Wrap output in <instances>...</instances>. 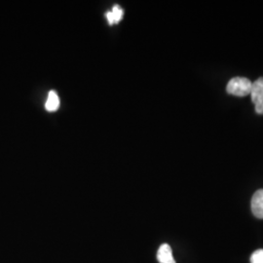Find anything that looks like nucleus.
Segmentation results:
<instances>
[{
	"label": "nucleus",
	"mask_w": 263,
	"mask_h": 263,
	"mask_svg": "<svg viewBox=\"0 0 263 263\" xmlns=\"http://www.w3.org/2000/svg\"><path fill=\"white\" fill-rule=\"evenodd\" d=\"M124 16V11L119 5H115L111 11L107 12L106 14V19L108 21L109 25H115L118 24Z\"/></svg>",
	"instance_id": "obj_5"
},
{
	"label": "nucleus",
	"mask_w": 263,
	"mask_h": 263,
	"mask_svg": "<svg viewBox=\"0 0 263 263\" xmlns=\"http://www.w3.org/2000/svg\"><path fill=\"white\" fill-rule=\"evenodd\" d=\"M252 212L255 217L263 219V189L255 191L252 198Z\"/></svg>",
	"instance_id": "obj_3"
},
{
	"label": "nucleus",
	"mask_w": 263,
	"mask_h": 263,
	"mask_svg": "<svg viewBox=\"0 0 263 263\" xmlns=\"http://www.w3.org/2000/svg\"><path fill=\"white\" fill-rule=\"evenodd\" d=\"M157 259L160 263H176L169 245L163 244L160 246L157 252Z\"/></svg>",
	"instance_id": "obj_4"
},
{
	"label": "nucleus",
	"mask_w": 263,
	"mask_h": 263,
	"mask_svg": "<svg viewBox=\"0 0 263 263\" xmlns=\"http://www.w3.org/2000/svg\"><path fill=\"white\" fill-rule=\"evenodd\" d=\"M253 82L246 77H234L226 86V91L230 95L243 98L251 94Z\"/></svg>",
	"instance_id": "obj_1"
},
{
	"label": "nucleus",
	"mask_w": 263,
	"mask_h": 263,
	"mask_svg": "<svg viewBox=\"0 0 263 263\" xmlns=\"http://www.w3.org/2000/svg\"><path fill=\"white\" fill-rule=\"evenodd\" d=\"M60 107V99L55 91H50L48 94V99L45 108L49 112H55Z\"/></svg>",
	"instance_id": "obj_6"
},
{
	"label": "nucleus",
	"mask_w": 263,
	"mask_h": 263,
	"mask_svg": "<svg viewBox=\"0 0 263 263\" xmlns=\"http://www.w3.org/2000/svg\"><path fill=\"white\" fill-rule=\"evenodd\" d=\"M251 263H263V250H257L252 254Z\"/></svg>",
	"instance_id": "obj_7"
},
{
	"label": "nucleus",
	"mask_w": 263,
	"mask_h": 263,
	"mask_svg": "<svg viewBox=\"0 0 263 263\" xmlns=\"http://www.w3.org/2000/svg\"><path fill=\"white\" fill-rule=\"evenodd\" d=\"M252 101L257 114H263V77L258 78L253 82L252 86Z\"/></svg>",
	"instance_id": "obj_2"
}]
</instances>
